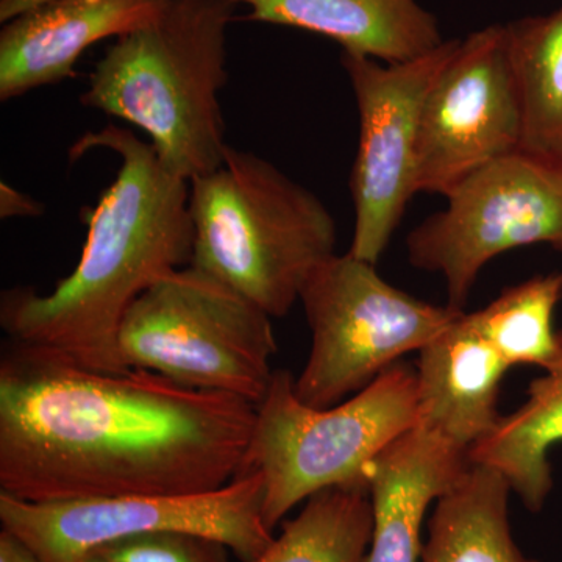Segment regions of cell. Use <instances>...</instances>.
Listing matches in <instances>:
<instances>
[{
	"label": "cell",
	"instance_id": "8fae6325",
	"mask_svg": "<svg viewBox=\"0 0 562 562\" xmlns=\"http://www.w3.org/2000/svg\"><path fill=\"white\" fill-rule=\"evenodd\" d=\"M524 125L506 25L460 40L422 105L417 194L446 195L476 169L522 149Z\"/></svg>",
	"mask_w": 562,
	"mask_h": 562
},
{
	"label": "cell",
	"instance_id": "cb8c5ba5",
	"mask_svg": "<svg viewBox=\"0 0 562 562\" xmlns=\"http://www.w3.org/2000/svg\"><path fill=\"white\" fill-rule=\"evenodd\" d=\"M43 2L46 0H0V22L5 24Z\"/></svg>",
	"mask_w": 562,
	"mask_h": 562
},
{
	"label": "cell",
	"instance_id": "e0dca14e",
	"mask_svg": "<svg viewBox=\"0 0 562 562\" xmlns=\"http://www.w3.org/2000/svg\"><path fill=\"white\" fill-rule=\"evenodd\" d=\"M512 492L501 473L471 462L436 501L420 562H541L527 557L514 539Z\"/></svg>",
	"mask_w": 562,
	"mask_h": 562
},
{
	"label": "cell",
	"instance_id": "ffe728a7",
	"mask_svg": "<svg viewBox=\"0 0 562 562\" xmlns=\"http://www.w3.org/2000/svg\"><path fill=\"white\" fill-rule=\"evenodd\" d=\"M562 299V272L536 276L508 288L469 321L513 366L546 368L558 347L553 314Z\"/></svg>",
	"mask_w": 562,
	"mask_h": 562
},
{
	"label": "cell",
	"instance_id": "277c9868",
	"mask_svg": "<svg viewBox=\"0 0 562 562\" xmlns=\"http://www.w3.org/2000/svg\"><path fill=\"white\" fill-rule=\"evenodd\" d=\"M192 268L271 317L286 316L312 273L336 254V222L317 195L265 158L227 147L190 181Z\"/></svg>",
	"mask_w": 562,
	"mask_h": 562
},
{
	"label": "cell",
	"instance_id": "52a82bcc",
	"mask_svg": "<svg viewBox=\"0 0 562 562\" xmlns=\"http://www.w3.org/2000/svg\"><path fill=\"white\" fill-rule=\"evenodd\" d=\"M299 302L313 344L294 392L316 409L331 408L364 390L403 355L424 349L464 313L397 290L376 273L375 265L350 251L322 262Z\"/></svg>",
	"mask_w": 562,
	"mask_h": 562
},
{
	"label": "cell",
	"instance_id": "6da1fadb",
	"mask_svg": "<svg viewBox=\"0 0 562 562\" xmlns=\"http://www.w3.org/2000/svg\"><path fill=\"white\" fill-rule=\"evenodd\" d=\"M255 420L257 405L235 395L9 341L0 492L46 503L220 490L241 475Z\"/></svg>",
	"mask_w": 562,
	"mask_h": 562
},
{
	"label": "cell",
	"instance_id": "4fadbf2b",
	"mask_svg": "<svg viewBox=\"0 0 562 562\" xmlns=\"http://www.w3.org/2000/svg\"><path fill=\"white\" fill-rule=\"evenodd\" d=\"M468 452L417 424L369 464L373 528L364 562H420L425 516L468 471Z\"/></svg>",
	"mask_w": 562,
	"mask_h": 562
},
{
	"label": "cell",
	"instance_id": "d6986e66",
	"mask_svg": "<svg viewBox=\"0 0 562 562\" xmlns=\"http://www.w3.org/2000/svg\"><path fill=\"white\" fill-rule=\"evenodd\" d=\"M373 506L364 486L317 492L299 516L284 524L251 562H364L371 543Z\"/></svg>",
	"mask_w": 562,
	"mask_h": 562
},
{
	"label": "cell",
	"instance_id": "ac0fdd59",
	"mask_svg": "<svg viewBox=\"0 0 562 562\" xmlns=\"http://www.w3.org/2000/svg\"><path fill=\"white\" fill-rule=\"evenodd\" d=\"M505 25L524 106L522 149L562 160V5Z\"/></svg>",
	"mask_w": 562,
	"mask_h": 562
},
{
	"label": "cell",
	"instance_id": "5b68a950",
	"mask_svg": "<svg viewBox=\"0 0 562 562\" xmlns=\"http://www.w3.org/2000/svg\"><path fill=\"white\" fill-rule=\"evenodd\" d=\"M417 424L416 369L402 362L327 409L299 401L291 373L276 371L257 405L241 475L258 472L265 479L262 517L273 531L294 506L317 492L368 487L369 464Z\"/></svg>",
	"mask_w": 562,
	"mask_h": 562
},
{
	"label": "cell",
	"instance_id": "9a60e30c",
	"mask_svg": "<svg viewBox=\"0 0 562 562\" xmlns=\"http://www.w3.org/2000/svg\"><path fill=\"white\" fill-rule=\"evenodd\" d=\"M246 20L286 25L341 44L342 52L395 65L441 46L438 21L417 0H232Z\"/></svg>",
	"mask_w": 562,
	"mask_h": 562
},
{
	"label": "cell",
	"instance_id": "30bf717a",
	"mask_svg": "<svg viewBox=\"0 0 562 562\" xmlns=\"http://www.w3.org/2000/svg\"><path fill=\"white\" fill-rule=\"evenodd\" d=\"M460 40L443 41L412 61L387 65L342 52L360 143L351 171L355 205L350 254L376 265L416 192V147L425 95Z\"/></svg>",
	"mask_w": 562,
	"mask_h": 562
},
{
	"label": "cell",
	"instance_id": "5bb4252c",
	"mask_svg": "<svg viewBox=\"0 0 562 562\" xmlns=\"http://www.w3.org/2000/svg\"><path fill=\"white\" fill-rule=\"evenodd\" d=\"M509 364L468 313L419 351V425L469 450L502 419L501 383Z\"/></svg>",
	"mask_w": 562,
	"mask_h": 562
},
{
	"label": "cell",
	"instance_id": "d4e9b609",
	"mask_svg": "<svg viewBox=\"0 0 562 562\" xmlns=\"http://www.w3.org/2000/svg\"><path fill=\"white\" fill-rule=\"evenodd\" d=\"M74 562H85V561H81V560H80V561H74Z\"/></svg>",
	"mask_w": 562,
	"mask_h": 562
},
{
	"label": "cell",
	"instance_id": "2e32d148",
	"mask_svg": "<svg viewBox=\"0 0 562 562\" xmlns=\"http://www.w3.org/2000/svg\"><path fill=\"white\" fill-rule=\"evenodd\" d=\"M528 387L527 402L502 416L494 430L469 449L472 464L501 473L530 513L542 512L553 490L549 453L562 442V330L557 353Z\"/></svg>",
	"mask_w": 562,
	"mask_h": 562
},
{
	"label": "cell",
	"instance_id": "ba28073f",
	"mask_svg": "<svg viewBox=\"0 0 562 562\" xmlns=\"http://www.w3.org/2000/svg\"><path fill=\"white\" fill-rule=\"evenodd\" d=\"M447 209L417 225L414 268L439 273L447 305L464 308L480 271L505 251L550 244L562 251V160L520 149L487 162L447 192Z\"/></svg>",
	"mask_w": 562,
	"mask_h": 562
},
{
	"label": "cell",
	"instance_id": "44dd1931",
	"mask_svg": "<svg viewBox=\"0 0 562 562\" xmlns=\"http://www.w3.org/2000/svg\"><path fill=\"white\" fill-rule=\"evenodd\" d=\"M222 542L190 532H147L95 547L85 562H231ZM80 561V560H79Z\"/></svg>",
	"mask_w": 562,
	"mask_h": 562
},
{
	"label": "cell",
	"instance_id": "3957f363",
	"mask_svg": "<svg viewBox=\"0 0 562 562\" xmlns=\"http://www.w3.org/2000/svg\"><path fill=\"white\" fill-rule=\"evenodd\" d=\"M232 0H171L157 20L125 33L95 65L80 102L136 125L162 165L191 181L224 161L221 91Z\"/></svg>",
	"mask_w": 562,
	"mask_h": 562
},
{
	"label": "cell",
	"instance_id": "9c48e42d",
	"mask_svg": "<svg viewBox=\"0 0 562 562\" xmlns=\"http://www.w3.org/2000/svg\"><path fill=\"white\" fill-rule=\"evenodd\" d=\"M262 503L265 479L249 472L220 490L195 494L35 503L0 492V522L43 562L79 561L103 543L162 531L205 536L251 562L273 541Z\"/></svg>",
	"mask_w": 562,
	"mask_h": 562
},
{
	"label": "cell",
	"instance_id": "603a6c76",
	"mask_svg": "<svg viewBox=\"0 0 562 562\" xmlns=\"http://www.w3.org/2000/svg\"><path fill=\"white\" fill-rule=\"evenodd\" d=\"M0 562H43L22 539L9 530L0 531Z\"/></svg>",
	"mask_w": 562,
	"mask_h": 562
},
{
	"label": "cell",
	"instance_id": "7402d4cb",
	"mask_svg": "<svg viewBox=\"0 0 562 562\" xmlns=\"http://www.w3.org/2000/svg\"><path fill=\"white\" fill-rule=\"evenodd\" d=\"M44 213V206L31 195L14 190L10 184H0V216L7 217H35Z\"/></svg>",
	"mask_w": 562,
	"mask_h": 562
},
{
	"label": "cell",
	"instance_id": "7c38bea8",
	"mask_svg": "<svg viewBox=\"0 0 562 562\" xmlns=\"http://www.w3.org/2000/svg\"><path fill=\"white\" fill-rule=\"evenodd\" d=\"M171 0H46L0 32V101L74 76L85 50L157 20Z\"/></svg>",
	"mask_w": 562,
	"mask_h": 562
},
{
	"label": "cell",
	"instance_id": "8992f818",
	"mask_svg": "<svg viewBox=\"0 0 562 562\" xmlns=\"http://www.w3.org/2000/svg\"><path fill=\"white\" fill-rule=\"evenodd\" d=\"M272 317L227 284L187 266L133 302L117 333L125 368L258 405L277 353Z\"/></svg>",
	"mask_w": 562,
	"mask_h": 562
},
{
	"label": "cell",
	"instance_id": "7a4b0ae2",
	"mask_svg": "<svg viewBox=\"0 0 562 562\" xmlns=\"http://www.w3.org/2000/svg\"><path fill=\"white\" fill-rule=\"evenodd\" d=\"M91 149L114 151L121 168L91 211L79 265L47 294L3 292L0 324L10 341L94 371L124 372L117 333L125 313L155 281L191 265L190 181L117 125L88 133L70 151L76 158Z\"/></svg>",
	"mask_w": 562,
	"mask_h": 562
}]
</instances>
